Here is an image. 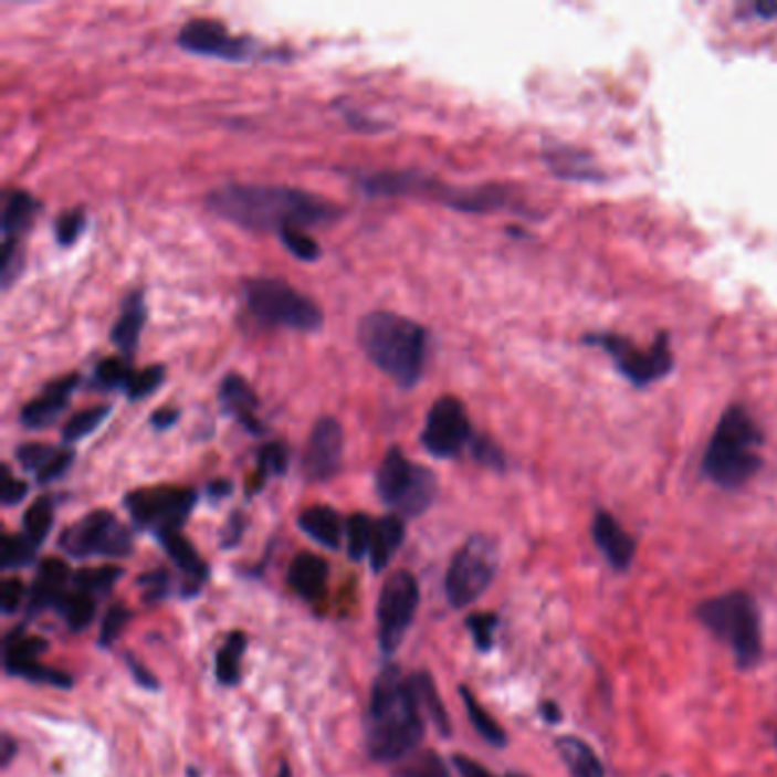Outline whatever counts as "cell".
<instances>
[{"label": "cell", "mask_w": 777, "mask_h": 777, "mask_svg": "<svg viewBox=\"0 0 777 777\" xmlns=\"http://www.w3.org/2000/svg\"><path fill=\"white\" fill-rule=\"evenodd\" d=\"M206 206L221 219L246 231H281L287 227L311 229L336 221L343 210L330 201L285 185L229 182L206 197Z\"/></svg>", "instance_id": "cell-1"}, {"label": "cell", "mask_w": 777, "mask_h": 777, "mask_svg": "<svg viewBox=\"0 0 777 777\" xmlns=\"http://www.w3.org/2000/svg\"><path fill=\"white\" fill-rule=\"evenodd\" d=\"M424 734V718L409 686L397 669H386L372 689L365 736L367 753L377 762L409 757Z\"/></svg>", "instance_id": "cell-2"}, {"label": "cell", "mask_w": 777, "mask_h": 777, "mask_svg": "<svg viewBox=\"0 0 777 777\" xmlns=\"http://www.w3.org/2000/svg\"><path fill=\"white\" fill-rule=\"evenodd\" d=\"M356 338L365 356L401 388H413L424 375L427 330L390 311H375L358 322Z\"/></svg>", "instance_id": "cell-3"}, {"label": "cell", "mask_w": 777, "mask_h": 777, "mask_svg": "<svg viewBox=\"0 0 777 777\" xmlns=\"http://www.w3.org/2000/svg\"><path fill=\"white\" fill-rule=\"evenodd\" d=\"M762 442L764 433L746 406H729L712 433L702 472L721 489L744 486L762 468Z\"/></svg>", "instance_id": "cell-4"}, {"label": "cell", "mask_w": 777, "mask_h": 777, "mask_svg": "<svg viewBox=\"0 0 777 777\" xmlns=\"http://www.w3.org/2000/svg\"><path fill=\"white\" fill-rule=\"evenodd\" d=\"M695 616L710 632L729 645L738 669H753L762 661V620L755 600L744 590L705 600L697 605Z\"/></svg>", "instance_id": "cell-5"}, {"label": "cell", "mask_w": 777, "mask_h": 777, "mask_svg": "<svg viewBox=\"0 0 777 777\" xmlns=\"http://www.w3.org/2000/svg\"><path fill=\"white\" fill-rule=\"evenodd\" d=\"M363 190L375 197H431L454 210L489 212L504 206L506 197L502 188H448L416 171H379L363 178Z\"/></svg>", "instance_id": "cell-6"}, {"label": "cell", "mask_w": 777, "mask_h": 777, "mask_svg": "<svg viewBox=\"0 0 777 777\" xmlns=\"http://www.w3.org/2000/svg\"><path fill=\"white\" fill-rule=\"evenodd\" d=\"M244 302L255 319L294 330H317L324 324L319 306L281 279H251L244 283Z\"/></svg>", "instance_id": "cell-7"}, {"label": "cell", "mask_w": 777, "mask_h": 777, "mask_svg": "<svg viewBox=\"0 0 777 777\" xmlns=\"http://www.w3.org/2000/svg\"><path fill=\"white\" fill-rule=\"evenodd\" d=\"M377 493L403 515H420L433 504L438 481L431 470L411 463L401 450L392 448L377 470Z\"/></svg>", "instance_id": "cell-8"}, {"label": "cell", "mask_w": 777, "mask_h": 777, "mask_svg": "<svg viewBox=\"0 0 777 777\" xmlns=\"http://www.w3.org/2000/svg\"><path fill=\"white\" fill-rule=\"evenodd\" d=\"M500 566V552L493 538L472 536L454 554L445 577V594L454 609L470 607L486 594Z\"/></svg>", "instance_id": "cell-9"}, {"label": "cell", "mask_w": 777, "mask_h": 777, "mask_svg": "<svg viewBox=\"0 0 777 777\" xmlns=\"http://www.w3.org/2000/svg\"><path fill=\"white\" fill-rule=\"evenodd\" d=\"M60 547L71 557H128L133 552V536L128 527L109 511H92L78 523L66 527L60 536Z\"/></svg>", "instance_id": "cell-10"}, {"label": "cell", "mask_w": 777, "mask_h": 777, "mask_svg": "<svg viewBox=\"0 0 777 777\" xmlns=\"http://www.w3.org/2000/svg\"><path fill=\"white\" fill-rule=\"evenodd\" d=\"M197 504V493L180 486H156L141 489L126 495V508L130 511L137 527L149 529L156 536L178 532L188 521Z\"/></svg>", "instance_id": "cell-11"}, {"label": "cell", "mask_w": 777, "mask_h": 777, "mask_svg": "<svg viewBox=\"0 0 777 777\" xmlns=\"http://www.w3.org/2000/svg\"><path fill=\"white\" fill-rule=\"evenodd\" d=\"M588 343L600 345L618 365L620 372L632 381L634 386H645L663 375L671 372L673 367V354L669 347V336L657 338V343L648 349H641L632 340H627L616 333H602V336H590Z\"/></svg>", "instance_id": "cell-12"}, {"label": "cell", "mask_w": 777, "mask_h": 777, "mask_svg": "<svg viewBox=\"0 0 777 777\" xmlns=\"http://www.w3.org/2000/svg\"><path fill=\"white\" fill-rule=\"evenodd\" d=\"M420 602L418 581L411 573H395L386 579L377 618H379V643L386 654H392L406 637V629L413 622Z\"/></svg>", "instance_id": "cell-13"}, {"label": "cell", "mask_w": 777, "mask_h": 777, "mask_svg": "<svg viewBox=\"0 0 777 777\" xmlns=\"http://www.w3.org/2000/svg\"><path fill=\"white\" fill-rule=\"evenodd\" d=\"M422 445L435 459H452L472 442V424L461 399L440 397L433 401L422 429Z\"/></svg>", "instance_id": "cell-14"}, {"label": "cell", "mask_w": 777, "mask_h": 777, "mask_svg": "<svg viewBox=\"0 0 777 777\" xmlns=\"http://www.w3.org/2000/svg\"><path fill=\"white\" fill-rule=\"evenodd\" d=\"M178 44L197 55L219 57V60H246L253 53V42L249 36H235L229 28L214 19H192L178 32Z\"/></svg>", "instance_id": "cell-15"}, {"label": "cell", "mask_w": 777, "mask_h": 777, "mask_svg": "<svg viewBox=\"0 0 777 777\" xmlns=\"http://www.w3.org/2000/svg\"><path fill=\"white\" fill-rule=\"evenodd\" d=\"M345 452V431L338 420L319 418L308 435V445L304 452V474L311 481H328L336 476L343 465Z\"/></svg>", "instance_id": "cell-16"}, {"label": "cell", "mask_w": 777, "mask_h": 777, "mask_svg": "<svg viewBox=\"0 0 777 777\" xmlns=\"http://www.w3.org/2000/svg\"><path fill=\"white\" fill-rule=\"evenodd\" d=\"M590 534L598 549L605 554L607 564L616 573H624L634 561L637 554V540L629 536V532L616 521V515L609 511H598L594 517V525H590Z\"/></svg>", "instance_id": "cell-17"}, {"label": "cell", "mask_w": 777, "mask_h": 777, "mask_svg": "<svg viewBox=\"0 0 777 777\" xmlns=\"http://www.w3.org/2000/svg\"><path fill=\"white\" fill-rule=\"evenodd\" d=\"M81 377L69 375L51 381L40 395L30 399L21 409V424L28 429H44L53 424L69 406V397L78 388Z\"/></svg>", "instance_id": "cell-18"}, {"label": "cell", "mask_w": 777, "mask_h": 777, "mask_svg": "<svg viewBox=\"0 0 777 777\" xmlns=\"http://www.w3.org/2000/svg\"><path fill=\"white\" fill-rule=\"evenodd\" d=\"M219 401L224 411L233 416L249 433H263V424L258 420V395L240 375H229L219 386Z\"/></svg>", "instance_id": "cell-19"}, {"label": "cell", "mask_w": 777, "mask_h": 777, "mask_svg": "<svg viewBox=\"0 0 777 777\" xmlns=\"http://www.w3.org/2000/svg\"><path fill=\"white\" fill-rule=\"evenodd\" d=\"M19 463L36 476L40 484L60 479L69 465L73 463V454L69 450H60L53 445H42V442H28L17 450Z\"/></svg>", "instance_id": "cell-20"}, {"label": "cell", "mask_w": 777, "mask_h": 777, "mask_svg": "<svg viewBox=\"0 0 777 777\" xmlns=\"http://www.w3.org/2000/svg\"><path fill=\"white\" fill-rule=\"evenodd\" d=\"M69 568L64 561L60 559H46L40 566V573H36L32 594H30V609L32 611H42L49 607H57L62 602L64 586L69 581Z\"/></svg>", "instance_id": "cell-21"}, {"label": "cell", "mask_w": 777, "mask_h": 777, "mask_svg": "<svg viewBox=\"0 0 777 777\" xmlns=\"http://www.w3.org/2000/svg\"><path fill=\"white\" fill-rule=\"evenodd\" d=\"M144 322H146V306H144L141 294H139V292L128 294V297L124 300V306H122V315H119V319L115 322L113 333H109V338H113V343H115L126 356H133V354H135V349H137V345H139V336H141Z\"/></svg>", "instance_id": "cell-22"}, {"label": "cell", "mask_w": 777, "mask_h": 777, "mask_svg": "<svg viewBox=\"0 0 777 777\" xmlns=\"http://www.w3.org/2000/svg\"><path fill=\"white\" fill-rule=\"evenodd\" d=\"M158 540L167 549V554L174 559V564L182 570L185 579H188V588L197 590L208 577V566L203 564V559L197 554L195 545L185 536H180L178 532L158 536Z\"/></svg>", "instance_id": "cell-23"}, {"label": "cell", "mask_w": 777, "mask_h": 777, "mask_svg": "<svg viewBox=\"0 0 777 777\" xmlns=\"http://www.w3.org/2000/svg\"><path fill=\"white\" fill-rule=\"evenodd\" d=\"M557 750L570 773V777H607L605 764L584 738L566 734L557 738Z\"/></svg>", "instance_id": "cell-24"}, {"label": "cell", "mask_w": 777, "mask_h": 777, "mask_svg": "<svg viewBox=\"0 0 777 777\" xmlns=\"http://www.w3.org/2000/svg\"><path fill=\"white\" fill-rule=\"evenodd\" d=\"M300 527L306 536L317 540L324 547L338 549L343 540V521L340 515L328 506H311L300 515Z\"/></svg>", "instance_id": "cell-25"}, {"label": "cell", "mask_w": 777, "mask_h": 777, "mask_svg": "<svg viewBox=\"0 0 777 777\" xmlns=\"http://www.w3.org/2000/svg\"><path fill=\"white\" fill-rule=\"evenodd\" d=\"M326 577H328V566L322 557H317V554L304 552L290 566V584L306 600H313L322 594L326 586Z\"/></svg>", "instance_id": "cell-26"}, {"label": "cell", "mask_w": 777, "mask_h": 777, "mask_svg": "<svg viewBox=\"0 0 777 777\" xmlns=\"http://www.w3.org/2000/svg\"><path fill=\"white\" fill-rule=\"evenodd\" d=\"M36 210H40V201L32 195L21 190L8 195L3 208V244H21V238L32 224Z\"/></svg>", "instance_id": "cell-27"}, {"label": "cell", "mask_w": 777, "mask_h": 777, "mask_svg": "<svg viewBox=\"0 0 777 777\" xmlns=\"http://www.w3.org/2000/svg\"><path fill=\"white\" fill-rule=\"evenodd\" d=\"M403 534H406L403 521L397 515H386L384 521L375 525V538H372V547H369V561H372V568L377 573H381L390 564L395 552L403 543Z\"/></svg>", "instance_id": "cell-28"}, {"label": "cell", "mask_w": 777, "mask_h": 777, "mask_svg": "<svg viewBox=\"0 0 777 777\" xmlns=\"http://www.w3.org/2000/svg\"><path fill=\"white\" fill-rule=\"evenodd\" d=\"M409 686L416 695L420 712H427L429 718L438 725V729L448 736L450 734V716H448L445 705H442V700L435 691L433 680L427 673H418V675L409 678Z\"/></svg>", "instance_id": "cell-29"}, {"label": "cell", "mask_w": 777, "mask_h": 777, "mask_svg": "<svg viewBox=\"0 0 777 777\" xmlns=\"http://www.w3.org/2000/svg\"><path fill=\"white\" fill-rule=\"evenodd\" d=\"M461 697H463L465 712H468L470 723L474 725V729H476L481 736H484L491 746H497V748L506 746V732L500 727V723H497L484 707L479 705V700L472 695V691L465 689V686H461Z\"/></svg>", "instance_id": "cell-30"}, {"label": "cell", "mask_w": 777, "mask_h": 777, "mask_svg": "<svg viewBox=\"0 0 777 777\" xmlns=\"http://www.w3.org/2000/svg\"><path fill=\"white\" fill-rule=\"evenodd\" d=\"M53 525V502L49 497L36 500L23 515V538L32 545L40 547L49 536Z\"/></svg>", "instance_id": "cell-31"}, {"label": "cell", "mask_w": 777, "mask_h": 777, "mask_svg": "<svg viewBox=\"0 0 777 777\" xmlns=\"http://www.w3.org/2000/svg\"><path fill=\"white\" fill-rule=\"evenodd\" d=\"M46 650V641L34 639V637H25L23 632H14L8 637L6 641V669L12 675L14 671H19L21 665L36 661L42 652Z\"/></svg>", "instance_id": "cell-32"}, {"label": "cell", "mask_w": 777, "mask_h": 777, "mask_svg": "<svg viewBox=\"0 0 777 777\" xmlns=\"http://www.w3.org/2000/svg\"><path fill=\"white\" fill-rule=\"evenodd\" d=\"M246 648V637L242 632H233L229 641L217 652V678L224 684L240 682V661Z\"/></svg>", "instance_id": "cell-33"}, {"label": "cell", "mask_w": 777, "mask_h": 777, "mask_svg": "<svg viewBox=\"0 0 777 777\" xmlns=\"http://www.w3.org/2000/svg\"><path fill=\"white\" fill-rule=\"evenodd\" d=\"M57 611L64 616L66 624L73 629V632H83V629L94 620L96 605L92 596L76 590V594H66L62 598V602L57 605Z\"/></svg>", "instance_id": "cell-34"}, {"label": "cell", "mask_w": 777, "mask_h": 777, "mask_svg": "<svg viewBox=\"0 0 777 777\" xmlns=\"http://www.w3.org/2000/svg\"><path fill=\"white\" fill-rule=\"evenodd\" d=\"M375 538V523L365 513H354L347 521V549L354 561L369 557Z\"/></svg>", "instance_id": "cell-35"}, {"label": "cell", "mask_w": 777, "mask_h": 777, "mask_svg": "<svg viewBox=\"0 0 777 777\" xmlns=\"http://www.w3.org/2000/svg\"><path fill=\"white\" fill-rule=\"evenodd\" d=\"M290 452L285 448V442H267V445L258 452V468H255V491L265 484V479L272 474H283L287 470Z\"/></svg>", "instance_id": "cell-36"}, {"label": "cell", "mask_w": 777, "mask_h": 777, "mask_svg": "<svg viewBox=\"0 0 777 777\" xmlns=\"http://www.w3.org/2000/svg\"><path fill=\"white\" fill-rule=\"evenodd\" d=\"M109 411H113V409H109V406L101 403V406H92V409H85V411L76 413V416H73V418L66 422V427L62 429V438H64L66 442H73V440L85 438L87 433L96 431V429L105 422V418L109 416Z\"/></svg>", "instance_id": "cell-37"}, {"label": "cell", "mask_w": 777, "mask_h": 777, "mask_svg": "<svg viewBox=\"0 0 777 777\" xmlns=\"http://www.w3.org/2000/svg\"><path fill=\"white\" fill-rule=\"evenodd\" d=\"M122 575H124L122 568L81 570L76 577H73V584H76V590H81V594L103 596V594H109V588L119 581Z\"/></svg>", "instance_id": "cell-38"}, {"label": "cell", "mask_w": 777, "mask_h": 777, "mask_svg": "<svg viewBox=\"0 0 777 777\" xmlns=\"http://www.w3.org/2000/svg\"><path fill=\"white\" fill-rule=\"evenodd\" d=\"M133 369L126 365L124 358H105L94 372V386L101 390H117L128 388L133 379Z\"/></svg>", "instance_id": "cell-39"}, {"label": "cell", "mask_w": 777, "mask_h": 777, "mask_svg": "<svg viewBox=\"0 0 777 777\" xmlns=\"http://www.w3.org/2000/svg\"><path fill=\"white\" fill-rule=\"evenodd\" d=\"M395 777H450V770L435 753L427 750L406 759Z\"/></svg>", "instance_id": "cell-40"}, {"label": "cell", "mask_w": 777, "mask_h": 777, "mask_svg": "<svg viewBox=\"0 0 777 777\" xmlns=\"http://www.w3.org/2000/svg\"><path fill=\"white\" fill-rule=\"evenodd\" d=\"M279 238L283 242V246L292 253V255H297L300 261H317V258L322 255V249L319 244L304 231V229H294V227H287V229H281L279 231Z\"/></svg>", "instance_id": "cell-41"}, {"label": "cell", "mask_w": 777, "mask_h": 777, "mask_svg": "<svg viewBox=\"0 0 777 777\" xmlns=\"http://www.w3.org/2000/svg\"><path fill=\"white\" fill-rule=\"evenodd\" d=\"M36 547H32L23 536H3V543H0V564H3L6 570L25 566L32 561Z\"/></svg>", "instance_id": "cell-42"}, {"label": "cell", "mask_w": 777, "mask_h": 777, "mask_svg": "<svg viewBox=\"0 0 777 777\" xmlns=\"http://www.w3.org/2000/svg\"><path fill=\"white\" fill-rule=\"evenodd\" d=\"M165 381V367L162 365H151V367H146L141 369V372H135L128 388H126V395L137 401L141 397H149L154 395Z\"/></svg>", "instance_id": "cell-43"}, {"label": "cell", "mask_w": 777, "mask_h": 777, "mask_svg": "<svg viewBox=\"0 0 777 777\" xmlns=\"http://www.w3.org/2000/svg\"><path fill=\"white\" fill-rule=\"evenodd\" d=\"M85 212L83 208H73V210H66L57 217L55 221V240L60 246H71L73 242H76L81 238V233L85 231Z\"/></svg>", "instance_id": "cell-44"}, {"label": "cell", "mask_w": 777, "mask_h": 777, "mask_svg": "<svg viewBox=\"0 0 777 777\" xmlns=\"http://www.w3.org/2000/svg\"><path fill=\"white\" fill-rule=\"evenodd\" d=\"M497 616L495 613H474L468 618L470 634L481 652H489L495 643V629H497Z\"/></svg>", "instance_id": "cell-45"}, {"label": "cell", "mask_w": 777, "mask_h": 777, "mask_svg": "<svg viewBox=\"0 0 777 777\" xmlns=\"http://www.w3.org/2000/svg\"><path fill=\"white\" fill-rule=\"evenodd\" d=\"M128 620H130V613H128L126 607L115 605L113 609H109L105 620H103V627H101V643L103 645H113L119 639L122 629L126 627Z\"/></svg>", "instance_id": "cell-46"}, {"label": "cell", "mask_w": 777, "mask_h": 777, "mask_svg": "<svg viewBox=\"0 0 777 777\" xmlns=\"http://www.w3.org/2000/svg\"><path fill=\"white\" fill-rule=\"evenodd\" d=\"M25 493H28V486L23 484L21 479L12 476L10 468L6 465L3 468V486H0V500H3L6 506H14L25 497Z\"/></svg>", "instance_id": "cell-47"}, {"label": "cell", "mask_w": 777, "mask_h": 777, "mask_svg": "<svg viewBox=\"0 0 777 777\" xmlns=\"http://www.w3.org/2000/svg\"><path fill=\"white\" fill-rule=\"evenodd\" d=\"M472 454L479 463H484L489 468H504V459H502V452L493 445L491 440L486 438H476L472 442Z\"/></svg>", "instance_id": "cell-48"}, {"label": "cell", "mask_w": 777, "mask_h": 777, "mask_svg": "<svg viewBox=\"0 0 777 777\" xmlns=\"http://www.w3.org/2000/svg\"><path fill=\"white\" fill-rule=\"evenodd\" d=\"M23 600V584L19 579H6L0 586V607L6 613H14Z\"/></svg>", "instance_id": "cell-49"}, {"label": "cell", "mask_w": 777, "mask_h": 777, "mask_svg": "<svg viewBox=\"0 0 777 777\" xmlns=\"http://www.w3.org/2000/svg\"><path fill=\"white\" fill-rule=\"evenodd\" d=\"M454 766H456L461 777H493V773L489 768H484L481 764H476L474 759L463 757V755L454 757Z\"/></svg>", "instance_id": "cell-50"}, {"label": "cell", "mask_w": 777, "mask_h": 777, "mask_svg": "<svg viewBox=\"0 0 777 777\" xmlns=\"http://www.w3.org/2000/svg\"><path fill=\"white\" fill-rule=\"evenodd\" d=\"M178 416H180L178 409H160V411H156V413L151 416V424H154L158 431H165V429H169V427L176 424Z\"/></svg>", "instance_id": "cell-51"}, {"label": "cell", "mask_w": 777, "mask_h": 777, "mask_svg": "<svg viewBox=\"0 0 777 777\" xmlns=\"http://www.w3.org/2000/svg\"><path fill=\"white\" fill-rule=\"evenodd\" d=\"M141 584L146 586V590H149V598L162 596V590H165V586H167V577H165L162 573L146 575V577H141Z\"/></svg>", "instance_id": "cell-52"}, {"label": "cell", "mask_w": 777, "mask_h": 777, "mask_svg": "<svg viewBox=\"0 0 777 777\" xmlns=\"http://www.w3.org/2000/svg\"><path fill=\"white\" fill-rule=\"evenodd\" d=\"M540 716H543V721L549 723V725L561 723V710H559L557 702H552V700L543 702V705H540Z\"/></svg>", "instance_id": "cell-53"}, {"label": "cell", "mask_w": 777, "mask_h": 777, "mask_svg": "<svg viewBox=\"0 0 777 777\" xmlns=\"http://www.w3.org/2000/svg\"><path fill=\"white\" fill-rule=\"evenodd\" d=\"M128 663H130V671H133V675L137 678V682L141 684V686H149V689H156V678L149 673V671H144L141 669V665L133 659V657H128Z\"/></svg>", "instance_id": "cell-54"}, {"label": "cell", "mask_w": 777, "mask_h": 777, "mask_svg": "<svg viewBox=\"0 0 777 777\" xmlns=\"http://www.w3.org/2000/svg\"><path fill=\"white\" fill-rule=\"evenodd\" d=\"M240 534H242V517L240 515H233L231 517V523L224 532V545H233L240 540Z\"/></svg>", "instance_id": "cell-55"}, {"label": "cell", "mask_w": 777, "mask_h": 777, "mask_svg": "<svg viewBox=\"0 0 777 777\" xmlns=\"http://www.w3.org/2000/svg\"><path fill=\"white\" fill-rule=\"evenodd\" d=\"M231 491H233V486L229 484V481H212V484L208 486L210 497H227Z\"/></svg>", "instance_id": "cell-56"}, {"label": "cell", "mask_w": 777, "mask_h": 777, "mask_svg": "<svg viewBox=\"0 0 777 777\" xmlns=\"http://www.w3.org/2000/svg\"><path fill=\"white\" fill-rule=\"evenodd\" d=\"M12 755H14V744H12V738H10V736H6V738H3V764H6V766L10 764Z\"/></svg>", "instance_id": "cell-57"}, {"label": "cell", "mask_w": 777, "mask_h": 777, "mask_svg": "<svg viewBox=\"0 0 777 777\" xmlns=\"http://www.w3.org/2000/svg\"><path fill=\"white\" fill-rule=\"evenodd\" d=\"M279 777H290V770H287V766H285V764L281 766V773H279Z\"/></svg>", "instance_id": "cell-58"}, {"label": "cell", "mask_w": 777, "mask_h": 777, "mask_svg": "<svg viewBox=\"0 0 777 777\" xmlns=\"http://www.w3.org/2000/svg\"><path fill=\"white\" fill-rule=\"evenodd\" d=\"M508 777H523V775H508Z\"/></svg>", "instance_id": "cell-59"}]
</instances>
